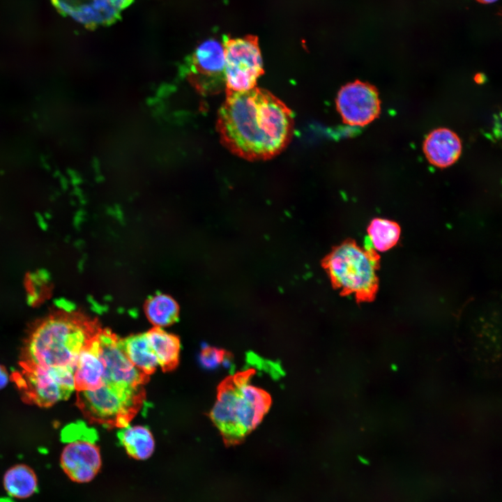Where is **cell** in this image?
<instances>
[{
  "label": "cell",
  "mask_w": 502,
  "mask_h": 502,
  "mask_svg": "<svg viewBox=\"0 0 502 502\" xmlns=\"http://www.w3.org/2000/svg\"><path fill=\"white\" fill-rule=\"evenodd\" d=\"M477 1L482 3H491L496 1L497 0H477Z\"/></svg>",
  "instance_id": "29"
},
{
  "label": "cell",
  "mask_w": 502,
  "mask_h": 502,
  "mask_svg": "<svg viewBox=\"0 0 502 502\" xmlns=\"http://www.w3.org/2000/svg\"><path fill=\"white\" fill-rule=\"evenodd\" d=\"M63 430L68 443L63 448L60 464L65 474L73 482L86 483L98 473L101 465L97 434L83 423L70 425Z\"/></svg>",
  "instance_id": "7"
},
{
  "label": "cell",
  "mask_w": 502,
  "mask_h": 502,
  "mask_svg": "<svg viewBox=\"0 0 502 502\" xmlns=\"http://www.w3.org/2000/svg\"><path fill=\"white\" fill-rule=\"evenodd\" d=\"M36 272L43 284H46L50 281L51 275L47 270L45 268H40Z\"/></svg>",
  "instance_id": "26"
},
{
  "label": "cell",
  "mask_w": 502,
  "mask_h": 502,
  "mask_svg": "<svg viewBox=\"0 0 502 502\" xmlns=\"http://www.w3.org/2000/svg\"><path fill=\"white\" fill-rule=\"evenodd\" d=\"M62 313L47 317L33 329L24 344L21 361L75 370L80 352L100 329L73 316L74 312Z\"/></svg>",
  "instance_id": "2"
},
{
  "label": "cell",
  "mask_w": 502,
  "mask_h": 502,
  "mask_svg": "<svg viewBox=\"0 0 502 502\" xmlns=\"http://www.w3.org/2000/svg\"><path fill=\"white\" fill-rule=\"evenodd\" d=\"M63 15L89 29L109 26L121 17L119 10L108 0H51Z\"/></svg>",
  "instance_id": "12"
},
{
  "label": "cell",
  "mask_w": 502,
  "mask_h": 502,
  "mask_svg": "<svg viewBox=\"0 0 502 502\" xmlns=\"http://www.w3.org/2000/svg\"><path fill=\"white\" fill-rule=\"evenodd\" d=\"M120 343L123 351L137 369L149 376L155 371L158 363L146 333L121 339Z\"/></svg>",
  "instance_id": "16"
},
{
  "label": "cell",
  "mask_w": 502,
  "mask_h": 502,
  "mask_svg": "<svg viewBox=\"0 0 502 502\" xmlns=\"http://www.w3.org/2000/svg\"><path fill=\"white\" fill-rule=\"evenodd\" d=\"M462 145L459 137L452 131L439 128L432 131L424 143V151L429 161L435 166L446 167L459 158Z\"/></svg>",
  "instance_id": "14"
},
{
  "label": "cell",
  "mask_w": 502,
  "mask_h": 502,
  "mask_svg": "<svg viewBox=\"0 0 502 502\" xmlns=\"http://www.w3.org/2000/svg\"><path fill=\"white\" fill-rule=\"evenodd\" d=\"M336 105L344 121L351 126H362L372 122L380 111L376 89L358 80L342 87Z\"/></svg>",
  "instance_id": "11"
},
{
  "label": "cell",
  "mask_w": 502,
  "mask_h": 502,
  "mask_svg": "<svg viewBox=\"0 0 502 502\" xmlns=\"http://www.w3.org/2000/svg\"><path fill=\"white\" fill-rule=\"evenodd\" d=\"M108 1L110 2V3L114 8H116L119 11L127 8L133 1V0H108Z\"/></svg>",
  "instance_id": "25"
},
{
  "label": "cell",
  "mask_w": 502,
  "mask_h": 502,
  "mask_svg": "<svg viewBox=\"0 0 502 502\" xmlns=\"http://www.w3.org/2000/svg\"><path fill=\"white\" fill-rule=\"evenodd\" d=\"M145 400L143 386L132 387L104 383L96 390L77 392L76 404L90 423L107 428H123L129 425Z\"/></svg>",
  "instance_id": "5"
},
{
  "label": "cell",
  "mask_w": 502,
  "mask_h": 502,
  "mask_svg": "<svg viewBox=\"0 0 502 502\" xmlns=\"http://www.w3.org/2000/svg\"><path fill=\"white\" fill-rule=\"evenodd\" d=\"M120 341L109 330H100L96 335L97 351L104 367L103 383L132 387L145 385L149 376L131 363Z\"/></svg>",
  "instance_id": "10"
},
{
  "label": "cell",
  "mask_w": 502,
  "mask_h": 502,
  "mask_svg": "<svg viewBox=\"0 0 502 502\" xmlns=\"http://www.w3.org/2000/svg\"><path fill=\"white\" fill-rule=\"evenodd\" d=\"M96 335L78 356L74 370L77 392L96 390L103 385L104 367L97 351Z\"/></svg>",
  "instance_id": "13"
},
{
  "label": "cell",
  "mask_w": 502,
  "mask_h": 502,
  "mask_svg": "<svg viewBox=\"0 0 502 502\" xmlns=\"http://www.w3.org/2000/svg\"><path fill=\"white\" fill-rule=\"evenodd\" d=\"M145 313L155 327L167 326L177 321L178 306L170 296L157 294L147 301Z\"/></svg>",
  "instance_id": "20"
},
{
  "label": "cell",
  "mask_w": 502,
  "mask_h": 502,
  "mask_svg": "<svg viewBox=\"0 0 502 502\" xmlns=\"http://www.w3.org/2000/svg\"><path fill=\"white\" fill-rule=\"evenodd\" d=\"M145 333L162 371L174 370L179 362V338L160 327L153 328Z\"/></svg>",
  "instance_id": "15"
},
{
  "label": "cell",
  "mask_w": 502,
  "mask_h": 502,
  "mask_svg": "<svg viewBox=\"0 0 502 502\" xmlns=\"http://www.w3.org/2000/svg\"><path fill=\"white\" fill-rule=\"evenodd\" d=\"M188 77L202 95H212L225 89V47L215 38L197 47L188 63Z\"/></svg>",
  "instance_id": "9"
},
{
  "label": "cell",
  "mask_w": 502,
  "mask_h": 502,
  "mask_svg": "<svg viewBox=\"0 0 502 502\" xmlns=\"http://www.w3.org/2000/svg\"><path fill=\"white\" fill-rule=\"evenodd\" d=\"M226 95L217 126L223 145L231 153L250 161L264 160L287 147L294 118L283 102L258 87Z\"/></svg>",
  "instance_id": "1"
},
{
  "label": "cell",
  "mask_w": 502,
  "mask_h": 502,
  "mask_svg": "<svg viewBox=\"0 0 502 502\" xmlns=\"http://www.w3.org/2000/svg\"><path fill=\"white\" fill-rule=\"evenodd\" d=\"M3 486L10 497L25 499L36 492L38 478L30 466L24 464H15L4 473Z\"/></svg>",
  "instance_id": "18"
},
{
  "label": "cell",
  "mask_w": 502,
  "mask_h": 502,
  "mask_svg": "<svg viewBox=\"0 0 502 502\" xmlns=\"http://www.w3.org/2000/svg\"><path fill=\"white\" fill-rule=\"evenodd\" d=\"M53 303L56 309L64 313H73L75 310V305L65 298H57L54 300Z\"/></svg>",
  "instance_id": "22"
},
{
  "label": "cell",
  "mask_w": 502,
  "mask_h": 502,
  "mask_svg": "<svg viewBox=\"0 0 502 502\" xmlns=\"http://www.w3.org/2000/svg\"><path fill=\"white\" fill-rule=\"evenodd\" d=\"M223 44L226 93L256 87L258 78L264 73L257 38H228Z\"/></svg>",
  "instance_id": "8"
},
{
  "label": "cell",
  "mask_w": 502,
  "mask_h": 502,
  "mask_svg": "<svg viewBox=\"0 0 502 502\" xmlns=\"http://www.w3.org/2000/svg\"><path fill=\"white\" fill-rule=\"evenodd\" d=\"M41 297V289L31 288L26 296V301L29 305L36 304Z\"/></svg>",
  "instance_id": "23"
},
{
  "label": "cell",
  "mask_w": 502,
  "mask_h": 502,
  "mask_svg": "<svg viewBox=\"0 0 502 502\" xmlns=\"http://www.w3.org/2000/svg\"><path fill=\"white\" fill-rule=\"evenodd\" d=\"M28 282L30 288L40 289L44 285L39 279L36 272H31L28 275Z\"/></svg>",
  "instance_id": "24"
},
{
  "label": "cell",
  "mask_w": 502,
  "mask_h": 502,
  "mask_svg": "<svg viewBox=\"0 0 502 502\" xmlns=\"http://www.w3.org/2000/svg\"><path fill=\"white\" fill-rule=\"evenodd\" d=\"M380 257L371 246L362 248L347 241L335 248L324 261V267L336 288L358 301L374 300L379 289L376 271Z\"/></svg>",
  "instance_id": "4"
},
{
  "label": "cell",
  "mask_w": 502,
  "mask_h": 502,
  "mask_svg": "<svg viewBox=\"0 0 502 502\" xmlns=\"http://www.w3.org/2000/svg\"><path fill=\"white\" fill-rule=\"evenodd\" d=\"M36 221L38 225V226L40 227V229L45 231L47 229L48 225L47 222V219L45 218V216L39 213H37L36 214Z\"/></svg>",
  "instance_id": "28"
},
{
  "label": "cell",
  "mask_w": 502,
  "mask_h": 502,
  "mask_svg": "<svg viewBox=\"0 0 502 502\" xmlns=\"http://www.w3.org/2000/svg\"><path fill=\"white\" fill-rule=\"evenodd\" d=\"M400 233L399 225L386 219L374 218L367 227L371 247L379 252H385L394 247L399 241Z\"/></svg>",
  "instance_id": "19"
},
{
  "label": "cell",
  "mask_w": 502,
  "mask_h": 502,
  "mask_svg": "<svg viewBox=\"0 0 502 502\" xmlns=\"http://www.w3.org/2000/svg\"><path fill=\"white\" fill-rule=\"evenodd\" d=\"M254 372L248 370L223 380L210 418L226 444L239 443L268 412L271 399L265 390L250 383Z\"/></svg>",
  "instance_id": "3"
},
{
  "label": "cell",
  "mask_w": 502,
  "mask_h": 502,
  "mask_svg": "<svg viewBox=\"0 0 502 502\" xmlns=\"http://www.w3.org/2000/svg\"><path fill=\"white\" fill-rule=\"evenodd\" d=\"M11 379L25 402L40 407L67 400L75 390L71 367H43L20 361Z\"/></svg>",
  "instance_id": "6"
},
{
  "label": "cell",
  "mask_w": 502,
  "mask_h": 502,
  "mask_svg": "<svg viewBox=\"0 0 502 502\" xmlns=\"http://www.w3.org/2000/svg\"><path fill=\"white\" fill-rule=\"evenodd\" d=\"M117 436L128 455L135 459L145 460L153 453L154 439L146 426L128 425L119 431Z\"/></svg>",
  "instance_id": "17"
},
{
  "label": "cell",
  "mask_w": 502,
  "mask_h": 502,
  "mask_svg": "<svg viewBox=\"0 0 502 502\" xmlns=\"http://www.w3.org/2000/svg\"><path fill=\"white\" fill-rule=\"evenodd\" d=\"M230 358V354L227 351L210 346L204 347L199 356L201 365L207 369L216 368L220 364H227L229 366Z\"/></svg>",
  "instance_id": "21"
},
{
  "label": "cell",
  "mask_w": 502,
  "mask_h": 502,
  "mask_svg": "<svg viewBox=\"0 0 502 502\" xmlns=\"http://www.w3.org/2000/svg\"><path fill=\"white\" fill-rule=\"evenodd\" d=\"M9 376L6 368L0 365V390L3 389L8 383Z\"/></svg>",
  "instance_id": "27"
}]
</instances>
